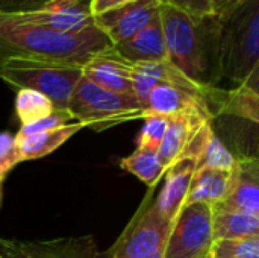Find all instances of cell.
Instances as JSON below:
<instances>
[{"instance_id": "obj_21", "label": "cell", "mask_w": 259, "mask_h": 258, "mask_svg": "<svg viewBox=\"0 0 259 258\" xmlns=\"http://www.w3.org/2000/svg\"><path fill=\"white\" fill-rule=\"evenodd\" d=\"M120 166L121 169L132 173L152 189L159 182V179L165 175L167 170V167L159 160L158 152H149L141 149H137L134 154L123 158L120 161Z\"/></svg>"}, {"instance_id": "obj_33", "label": "cell", "mask_w": 259, "mask_h": 258, "mask_svg": "<svg viewBox=\"0 0 259 258\" xmlns=\"http://www.w3.org/2000/svg\"><path fill=\"white\" fill-rule=\"evenodd\" d=\"M0 202H2V187H0Z\"/></svg>"}, {"instance_id": "obj_22", "label": "cell", "mask_w": 259, "mask_h": 258, "mask_svg": "<svg viewBox=\"0 0 259 258\" xmlns=\"http://www.w3.org/2000/svg\"><path fill=\"white\" fill-rule=\"evenodd\" d=\"M53 109L52 102L35 90L20 88L15 94V113L21 122V126L47 117Z\"/></svg>"}, {"instance_id": "obj_18", "label": "cell", "mask_w": 259, "mask_h": 258, "mask_svg": "<svg viewBox=\"0 0 259 258\" xmlns=\"http://www.w3.org/2000/svg\"><path fill=\"white\" fill-rule=\"evenodd\" d=\"M82 128L83 126L79 122H76V123H67L64 126H59L50 131H42V132L32 134V135H26V137L14 135L21 161L38 160L52 154Z\"/></svg>"}, {"instance_id": "obj_10", "label": "cell", "mask_w": 259, "mask_h": 258, "mask_svg": "<svg viewBox=\"0 0 259 258\" xmlns=\"http://www.w3.org/2000/svg\"><path fill=\"white\" fill-rule=\"evenodd\" d=\"M214 88H211L206 93L196 88H185V87L161 82L149 94L146 103L147 108L146 116L156 114L164 117H173L184 113H196L212 120L214 114L208 103V97Z\"/></svg>"}, {"instance_id": "obj_8", "label": "cell", "mask_w": 259, "mask_h": 258, "mask_svg": "<svg viewBox=\"0 0 259 258\" xmlns=\"http://www.w3.org/2000/svg\"><path fill=\"white\" fill-rule=\"evenodd\" d=\"M17 15L58 33H80L96 26L88 0H50L35 11Z\"/></svg>"}, {"instance_id": "obj_5", "label": "cell", "mask_w": 259, "mask_h": 258, "mask_svg": "<svg viewBox=\"0 0 259 258\" xmlns=\"http://www.w3.org/2000/svg\"><path fill=\"white\" fill-rule=\"evenodd\" d=\"M67 111L71 114L73 120L79 122L82 126H91L96 131L126 120L146 117V108L135 96L105 90L83 75L70 96Z\"/></svg>"}, {"instance_id": "obj_20", "label": "cell", "mask_w": 259, "mask_h": 258, "mask_svg": "<svg viewBox=\"0 0 259 258\" xmlns=\"http://www.w3.org/2000/svg\"><path fill=\"white\" fill-rule=\"evenodd\" d=\"M212 234L214 240L259 236V216L241 211H212Z\"/></svg>"}, {"instance_id": "obj_24", "label": "cell", "mask_w": 259, "mask_h": 258, "mask_svg": "<svg viewBox=\"0 0 259 258\" xmlns=\"http://www.w3.org/2000/svg\"><path fill=\"white\" fill-rule=\"evenodd\" d=\"M235 157L228 151V148L214 134L208 141L206 148L196 161V170L200 169H215V170H232L235 164Z\"/></svg>"}, {"instance_id": "obj_27", "label": "cell", "mask_w": 259, "mask_h": 258, "mask_svg": "<svg viewBox=\"0 0 259 258\" xmlns=\"http://www.w3.org/2000/svg\"><path fill=\"white\" fill-rule=\"evenodd\" d=\"M21 163L15 137L9 132H0V187L6 175Z\"/></svg>"}, {"instance_id": "obj_19", "label": "cell", "mask_w": 259, "mask_h": 258, "mask_svg": "<svg viewBox=\"0 0 259 258\" xmlns=\"http://www.w3.org/2000/svg\"><path fill=\"white\" fill-rule=\"evenodd\" d=\"M229 184H231V170H215V169L196 170L185 199V205L205 202L212 207L225 199L229 190Z\"/></svg>"}, {"instance_id": "obj_7", "label": "cell", "mask_w": 259, "mask_h": 258, "mask_svg": "<svg viewBox=\"0 0 259 258\" xmlns=\"http://www.w3.org/2000/svg\"><path fill=\"white\" fill-rule=\"evenodd\" d=\"M170 230L171 222L162 219L155 210L150 193L105 258H144L155 254L164 248Z\"/></svg>"}, {"instance_id": "obj_26", "label": "cell", "mask_w": 259, "mask_h": 258, "mask_svg": "<svg viewBox=\"0 0 259 258\" xmlns=\"http://www.w3.org/2000/svg\"><path fill=\"white\" fill-rule=\"evenodd\" d=\"M70 120H73V117H71V114L68 111L53 109L47 117L39 119V120H36V122H33L30 125H23L20 128V131L17 132V135L18 137H26V135L42 132V131H50V129H55V128L67 125Z\"/></svg>"}, {"instance_id": "obj_14", "label": "cell", "mask_w": 259, "mask_h": 258, "mask_svg": "<svg viewBox=\"0 0 259 258\" xmlns=\"http://www.w3.org/2000/svg\"><path fill=\"white\" fill-rule=\"evenodd\" d=\"M82 75L96 85L118 94L132 93V65L123 61L112 47L91 58L83 67Z\"/></svg>"}, {"instance_id": "obj_25", "label": "cell", "mask_w": 259, "mask_h": 258, "mask_svg": "<svg viewBox=\"0 0 259 258\" xmlns=\"http://www.w3.org/2000/svg\"><path fill=\"white\" fill-rule=\"evenodd\" d=\"M168 126V117L149 114L144 117V125L137 138V149L158 152Z\"/></svg>"}, {"instance_id": "obj_6", "label": "cell", "mask_w": 259, "mask_h": 258, "mask_svg": "<svg viewBox=\"0 0 259 258\" xmlns=\"http://www.w3.org/2000/svg\"><path fill=\"white\" fill-rule=\"evenodd\" d=\"M212 242L211 205L205 202L190 204L173 220L162 258H206Z\"/></svg>"}, {"instance_id": "obj_29", "label": "cell", "mask_w": 259, "mask_h": 258, "mask_svg": "<svg viewBox=\"0 0 259 258\" xmlns=\"http://www.w3.org/2000/svg\"><path fill=\"white\" fill-rule=\"evenodd\" d=\"M50 0H0V14H20L41 8Z\"/></svg>"}, {"instance_id": "obj_2", "label": "cell", "mask_w": 259, "mask_h": 258, "mask_svg": "<svg viewBox=\"0 0 259 258\" xmlns=\"http://www.w3.org/2000/svg\"><path fill=\"white\" fill-rule=\"evenodd\" d=\"M111 47L112 43L97 26L80 33H58L24 21L17 14H0V71L12 58L83 67L91 58Z\"/></svg>"}, {"instance_id": "obj_34", "label": "cell", "mask_w": 259, "mask_h": 258, "mask_svg": "<svg viewBox=\"0 0 259 258\" xmlns=\"http://www.w3.org/2000/svg\"><path fill=\"white\" fill-rule=\"evenodd\" d=\"M0 258H2V255H0Z\"/></svg>"}, {"instance_id": "obj_3", "label": "cell", "mask_w": 259, "mask_h": 258, "mask_svg": "<svg viewBox=\"0 0 259 258\" xmlns=\"http://www.w3.org/2000/svg\"><path fill=\"white\" fill-rule=\"evenodd\" d=\"M220 20V79L243 84L259 68V0H246Z\"/></svg>"}, {"instance_id": "obj_16", "label": "cell", "mask_w": 259, "mask_h": 258, "mask_svg": "<svg viewBox=\"0 0 259 258\" xmlns=\"http://www.w3.org/2000/svg\"><path fill=\"white\" fill-rule=\"evenodd\" d=\"M259 68H256L247 81L238 87L223 91L217 87L212 90L208 103L217 105L219 111L223 114H231L237 117L247 119L253 123L259 122Z\"/></svg>"}, {"instance_id": "obj_13", "label": "cell", "mask_w": 259, "mask_h": 258, "mask_svg": "<svg viewBox=\"0 0 259 258\" xmlns=\"http://www.w3.org/2000/svg\"><path fill=\"white\" fill-rule=\"evenodd\" d=\"M194 172L196 161L191 158H182L165 170V181L159 196L153 201V207L167 222L173 224L179 211L184 208Z\"/></svg>"}, {"instance_id": "obj_9", "label": "cell", "mask_w": 259, "mask_h": 258, "mask_svg": "<svg viewBox=\"0 0 259 258\" xmlns=\"http://www.w3.org/2000/svg\"><path fill=\"white\" fill-rule=\"evenodd\" d=\"M159 0H134L94 15V24L112 44L124 41L147 27L159 14Z\"/></svg>"}, {"instance_id": "obj_1", "label": "cell", "mask_w": 259, "mask_h": 258, "mask_svg": "<svg viewBox=\"0 0 259 258\" xmlns=\"http://www.w3.org/2000/svg\"><path fill=\"white\" fill-rule=\"evenodd\" d=\"M168 62L196 85L208 90L220 81V20L191 15L173 6H159Z\"/></svg>"}, {"instance_id": "obj_15", "label": "cell", "mask_w": 259, "mask_h": 258, "mask_svg": "<svg viewBox=\"0 0 259 258\" xmlns=\"http://www.w3.org/2000/svg\"><path fill=\"white\" fill-rule=\"evenodd\" d=\"M112 50L131 65L168 61L159 14L141 32L124 41L112 44Z\"/></svg>"}, {"instance_id": "obj_4", "label": "cell", "mask_w": 259, "mask_h": 258, "mask_svg": "<svg viewBox=\"0 0 259 258\" xmlns=\"http://www.w3.org/2000/svg\"><path fill=\"white\" fill-rule=\"evenodd\" d=\"M82 78V67L44 59L12 58L0 71V79L15 88H29L44 94L55 109L67 111L70 96Z\"/></svg>"}, {"instance_id": "obj_12", "label": "cell", "mask_w": 259, "mask_h": 258, "mask_svg": "<svg viewBox=\"0 0 259 258\" xmlns=\"http://www.w3.org/2000/svg\"><path fill=\"white\" fill-rule=\"evenodd\" d=\"M212 211H241L259 216V166L256 158H237L225 199Z\"/></svg>"}, {"instance_id": "obj_23", "label": "cell", "mask_w": 259, "mask_h": 258, "mask_svg": "<svg viewBox=\"0 0 259 258\" xmlns=\"http://www.w3.org/2000/svg\"><path fill=\"white\" fill-rule=\"evenodd\" d=\"M206 258H259V236L214 240Z\"/></svg>"}, {"instance_id": "obj_11", "label": "cell", "mask_w": 259, "mask_h": 258, "mask_svg": "<svg viewBox=\"0 0 259 258\" xmlns=\"http://www.w3.org/2000/svg\"><path fill=\"white\" fill-rule=\"evenodd\" d=\"M2 258H99L91 236L64 237L46 242L2 240Z\"/></svg>"}, {"instance_id": "obj_32", "label": "cell", "mask_w": 259, "mask_h": 258, "mask_svg": "<svg viewBox=\"0 0 259 258\" xmlns=\"http://www.w3.org/2000/svg\"><path fill=\"white\" fill-rule=\"evenodd\" d=\"M164 249V248H162ZM162 249H159V251H156L155 254H150V255H147V257L144 258H162Z\"/></svg>"}, {"instance_id": "obj_28", "label": "cell", "mask_w": 259, "mask_h": 258, "mask_svg": "<svg viewBox=\"0 0 259 258\" xmlns=\"http://www.w3.org/2000/svg\"><path fill=\"white\" fill-rule=\"evenodd\" d=\"M162 5L173 6L182 12L191 15H209L212 14V0H159Z\"/></svg>"}, {"instance_id": "obj_17", "label": "cell", "mask_w": 259, "mask_h": 258, "mask_svg": "<svg viewBox=\"0 0 259 258\" xmlns=\"http://www.w3.org/2000/svg\"><path fill=\"white\" fill-rule=\"evenodd\" d=\"M206 122L211 120L196 113H184L168 117V126L158 149V157L167 169L182 160L185 148Z\"/></svg>"}, {"instance_id": "obj_30", "label": "cell", "mask_w": 259, "mask_h": 258, "mask_svg": "<svg viewBox=\"0 0 259 258\" xmlns=\"http://www.w3.org/2000/svg\"><path fill=\"white\" fill-rule=\"evenodd\" d=\"M129 2H134V0H88V5H90L91 14L94 17L97 14H102L105 11L114 9V8L121 6V5H126Z\"/></svg>"}, {"instance_id": "obj_31", "label": "cell", "mask_w": 259, "mask_h": 258, "mask_svg": "<svg viewBox=\"0 0 259 258\" xmlns=\"http://www.w3.org/2000/svg\"><path fill=\"white\" fill-rule=\"evenodd\" d=\"M244 2L246 0H212V14L217 17H222Z\"/></svg>"}]
</instances>
